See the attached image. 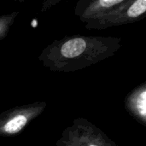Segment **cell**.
I'll use <instances>...</instances> for the list:
<instances>
[{"label": "cell", "mask_w": 146, "mask_h": 146, "mask_svg": "<svg viewBox=\"0 0 146 146\" xmlns=\"http://www.w3.org/2000/svg\"><path fill=\"white\" fill-rule=\"evenodd\" d=\"M116 37L72 35L55 40L38 56L42 64L54 72H74L110 58L121 48Z\"/></svg>", "instance_id": "6da1fadb"}, {"label": "cell", "mask_w": 146, "mask_h": 146, "mask_svg": "<svg viewBox=\"0 0 146 146\" xmlns=\"http://www.w3.org/2000/svg\"><path fill=\"white\" fill-rule=\"evenodd\" d=\"M56 146H119L100 128L88 120L79 117L66 127Z\"/></svg>", "instance_id": "7a4b0ae2"}, {"label": "cell", "mask_w": 146, "mask_h": 146, "mask_svg": "<svg viewBox=\"0 0 146 146\" xmlns=\"http://www.w3.org/2000/svg\"><path fill=\"white\" fill-rule=\"evenodd\" d=\"M47 107L46 102H34L16 106L0 114V136L10 137L21 133Z\"/></svg>", "instance_id": "3957f363"}, {"label": "cell", "mask_w": 146, "mask_h": 146, "mask_svg": "<svg viewBox=\"0 0 146 146\" xmlns=\"http://www.w3.org/2000/svg\"><path fill=\"white\" fill-rule=\"evenodd\" d=\"M146 17V0H125L103 18L86 24V29H106L139 21Z\"/></svg>", "instance_id": "277c9868"}, {"label": "cell", "mask_w": 146, "mask_h": 146, "mask_svg": "<svg viewBox=\"0 0 146 146\" xmlns=\"http://www.w3.org/2000/svg\"><path fill=\"white\" fill-rule=\"evenodd\" d=\"M125 0H80L74 7V14L86 24L96 21L121 5Z\"/></svg>", "instance_id": "5b68a950"}, {"label": "cell", "mask_w": 146, "mask_h": 146, "mask_svg": "<svg viewBox=\"0 0 146 146\" xmlns=\"http://www.w3.org/2000/svg\"><path fill=\"white\" fill-rule=\"evenodd\" d=\"M124 105L126 110L139 123L146 127V81L127 95Z\"/></svg>", "instance_id": "8992f818"}, {"label": "cell", "mask_w": 146, "mask_h": 146, "mask_svg": "<svg viewBox=\"0 0 146 146\" xmlns=\"http://www.w3.org/2000/svg\"><path fill=\"white\" fill-rule=\"evenodd\" d=\"M19 12L15 11L0 16V41L3 40L9 33V31L15 22Z\"/></svg>", "instance_id": "52a82bcc"}, {"label": "cell", "mask_w": 146, "mask_h": 146, "mask_svg": "<svg viewBox=\"0 0 146 146\" xmlns=\"http://www.w3.org/2000/svg\"><path fill=\"white\" fill-rule=\"evenodd\" d=\"M54 2H56V1L48 0V1H46V2H44V4H43V6H42V11L44 12V11H46L48 9H50L51 5H54V4H50V3H53Z\"/></svg>", "instance_id": "ba28073f"}]
</instances>
